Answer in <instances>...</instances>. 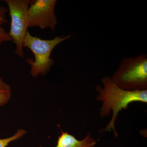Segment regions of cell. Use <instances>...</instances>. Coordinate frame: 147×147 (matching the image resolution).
<instances>
[{
  "instance_id": "1",
  "label": "cell",
  "mask_w": 147,
  "mask_h": 147,
  "mask_svg": "<svg viewBox=\"0 0 147 147\" xmlns=\"http://www.w3.org/2000/svg\"><path fill=\"white\" fill-rule=\"evenodd\" d=\"M102 87L96 85L95 90L98 94L96 99L102 102L100 117L102 118L110 115L113 112L112 118L106 127L102 131L113 130L115 137H118L115 126L120 112L126 110L130 103L134 102L147 103V90L127 91L119 88L111 79L105 76L101 79Z\"/></svg>"
},
{
  "instance_id": "2",
  "label": "cell",
  "mask_w": 147,
  "mask_h": 147,
  "mask_svg": "<svg viewBox=\"0 0 147 147\" xmlns=\"http://www.w3.org/2000/svg\"><path fill=\"white\" fill-rule=\"evenodd\" d=\"M71 37V34H69L66 36H57L52 39L44 40L32 35L28 31L23 46L28 48L34 55V60L30 58L26 59L30 66V75L34 78L39 75H46L54 64V59L51 58L52 51L59 43Z\"/></svg>"
},
{
  "instance_id": "3",
  "label": "cell",
  "mask_w": 147,
  "mask_h": 147,
  "mask_svg": "<svg viewBox=\"0 0 147 147\" xmlns=\"http://www.w3.org/2000/svg\"><path fill=\"white\" fill-rule=\"evenodd\" d=\"M111 79L122 89L127 91L147 90V56L141 54L123 58Z\"/></svg>"
},
{
  "instance_id": "4",
  "label": "cell",
  "mask_w": 147,
  "mask_h": 147,
  "mask_svg": "<svg viewBox=\"0 0 147 147\" xmlns=\"http://www.w3.org/2000/svg\"><path fill=\"white\" fill-rule=\"evenodd\" d=\"M11 18L9 34L16 44L15 53L21 58L24 57L23 44L28 28V11L30 0H5Z\"/></svg>"
},
{
  "instance_id": "5",
  "label": "cell",
  "mask_w": 147,
  "mask_h": 147,
  "mask_svg": "<svg viewBox=\"0 0 147 147\" xmlns=\"http://www.w3.org/2000/svg\"><path fill=\"white\" fill-rule=\"evenodd\" d=\"M56 0L31 1L28 11V28H47L54 31L57 24L55 13Z\"/></svg>"
},
{
  "instance_id": "6",
  "label": "cell",
  "mask_w": 147,
  "mask_h": 147,
  "mask_svg": "<svg viewBox=\"0 0 147 147\" xmlns=\"http://www.w3.org/2000/svg\"><path fill=\"white\" fill-rule=\"evenodd\" d=\"M97 142L88 133L82 140H79L74 135L61 129L60 135L58 137L57 145L54 147H96ZM40 147H45L40 146Z\"/></svg>"
},
{
  "instance_id": "7",
  "label": "cell",
  "mask_w": 147,
  "mask_h": 147,
  "mask_svg": "<svg viewBox=\"0 0 147 147\" xmlns=\"http://www.w3.org/2000/svg\"><path fill=\"white\" fill-rule=\"evenodd\" d=\"M8 10L5 7L0 5V45L3 42L13 41L9 33L2 26L3 24L8 22L6 19V14Z\"/></svg>"
},
{
  "instance_id": "8",
  "label": "cell",
  "mask_w": 147,
  "mask_h": 147,
  "mask_svg": "<svg viewBox=\"0 0 147 147\" xmlns=\"http://www.w3.org/2000/svg\"><path fill=\"white\" fill-rule=\"evenodd\" d=\"M12 95L11 87L0 76V107L10 100Z\"/></svg>"
},
{
  "instance_id": "9",
  "label": "cell",
  "mask_w": 147,
  "mask_h": 147,
  "mask_svg": "<svg viewBox=\"0 0 147 147\" xmlns=\"http://www.w3.org/2000/svg\"><path fill=\"white\" fill-rule=\"evenodd\" d=\"M27 134V131L23 129H18L14 135L5 139H0V147H7L11 142L19 140Z\"/></svg>"
}]
</instances>
